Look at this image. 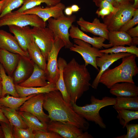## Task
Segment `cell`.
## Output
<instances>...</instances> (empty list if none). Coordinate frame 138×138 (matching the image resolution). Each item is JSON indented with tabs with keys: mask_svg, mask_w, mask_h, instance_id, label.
<instances>
[{
	"mask_svg": "<svg viewBox=\"0 0 138 138\" xmlns=\"http://www.w3.org/2000/svg\"><path fill=\"white\" fill-rule=\"evenodd\" d=\"M44 95L43 108L48 112L50 121L71 124L85 131L88 129V122L64 100L60 91L54 90Z\"/></svg>",
	"mask_w": 138,
	"mask_h": 138,
	"instance_id": "cell-1",
	"label": "cell"
},
{
	"mask_svg": "<svg viewBox=\"0 0 138 138\" xmlns=\"http://www.w3.org/2000/svg\"><path fill=\"white\" fill-rule=\"evenodd\" d=\"M64 80L71 102L77 100L88 91L91 86V77L85 64H79L72 58L64 67L63 71Z\"/></svg>",
	"mask_w": 138,
	"mask_h": 138,
	"instance_id": "cell-2",
	"label": "cell"
},
{
	"mask_svg": "<svg viewBox=\"0 0 138 138\" xmlns=\"http://www.w3.org/2000/svg\"><path fill=\"white\" fill-rule=\"evenodd\" d=\"M136 57L131 54L122 58V62L119 65L112 69L108 68L103 73L99 83L109 89L117 83L127 82L134 83L133 77L138 73Z\"/></svg>",
	"mask_w": 138,
	"mask_h": 138,
	"instance_id": "cell-3",
	"label": "cell"
},
{
	"mask_svg": "<svg viewBox=\"0 0 138 138\" xmlns=\"http://www.w3.org/2000/svg\"><path fill=\"white\" fill-rule=\"evenodd\" d=\"M91 103L82 106H79L76 103L71 102V106L77 113L87 120L94 122L101 128L105 129L106 126L99 114L102 108L109 105H114L115 98L105 96L101 99L96 98L94 96L91 97Z\"/></svg>",
	"mask_w": 138,
	"mask_h": 138,
	"instance_id": "cell-4",
	"label": "cell"
},
{
	"mask_svg": "<svg viewBox=\"0 0 138 138\" xmlns=\"http://www.w3.org/2000/svg\"><path fill=\"white\" fill-rule=\"evenodd\" d=\"M46 25V22L36 15L24 14L16 11L8 13L0 18V27L15 25L45 27Z\"/></svg>",
	"mask_w": 138,
	"mask_h": 138,
	"instance_id": "cell-5",
	"label": "cell"
},
{
	"mask_svg": "<svg viewBox=\"0 0 138 138\" xmlns=\"http://www.w3.org/2000/svg\"><path fill=\"white\" fill-rule=\"evenodd\" d=\"M76 19L74 15H64L57 19L51 18L47 21L48 27L53 32L55 38L57 37L62 40L65 48L70 49L73 45L69 39V29Z\"/></svg>",
	"mask_w": 138,
	"mask_h": 138,
	"instance_id": "cell-6",
	"label": "cell"
},
{
	"mask_svg": "<svg viewBox=\"0 0 138 138\" xmlns=\"http://www.w3.org/2000/svg\"><path fill=\"white\" fill-rule=\"evenodd\" d=\"M133 4L122 5L118 7L117 10L110 13L103 19V23L109 31L119 30L121 27L131 19L135 9Z\"/></svg>",
	"mask_w": 138,
	"mask_h": 138,
	"instance_id": "cell-7",
	"label": "cell"
},
{
	"mask_svg": "<svg viewBox=\"0 0 138 138\" xmlns=\"http://www.w3.org/2000/svg\"><path fill=\"white\" fill-rule=\"evenodd\" d=\"M31 34L32 40L39 48L47 61L54 42L53 32L48 27H33L31 29Z\"/></svg>",
	"mask_w": 138,
	"mask_h": 138,
	"instance_id": "cell-8",
	"label": "cell"
},
{
	"mask_svg": "<svg viewBox=\"0 0 138 138\" xmlns=\"http://www.w3.org/2000/svg\"><path fill=\"white\" fill-rule=\"evenodd\" d=\"M48 130L59 134L64 138H93L87 132L73 124L61 122L50 121L47 124Z\"/></svg>",
	"mask_w": 138,
	"mask_h": 138,
	"instance_id": "cell-9",
	"label": "cell"
},
{
	"mask_svg": "<svg viewBox=\"0 0 138 138\" xmlns=\"http://www.w3.org/2000/svg\"><path fill=\"white\" fill-rule=\"evenodd\" d=\"M64 47V44L62 40L58 37H55L54 43L48 54L45 72L49 83L55 84L58 79L60 72L58 66L57 56L60 50Z\"/></svg>",
	"mask_w": 138,
	"mask_h": 138,
	"instance_id": "cell-10",
	"label": "cell"
},
{
	"mask_svg": "<svg viewBox=\"0 0 138 138\" xmlns=\"http://www.w3.org/2000/svg\"><path fill=\"white\" fill-rule=\"evenodd\" d=\"M73 41L75 44L70 48V51L79 54L84 59L85 66L90 64L99 71L96 65V59L102 56L104 53L100 52L98 49L91 47V44L81 40L74 39Z\"/></svg>",
	"mask_w": 138,
	"mask_h": 138,
	"instance_id": "cell-11",
	"label": "cell"
},
{
	"mask_svg": "<svg viewBox=\"0 0 138 138\" xmlns=\"http://www.w3.org/2000/svg\"><path fill=\"white\" fill-rule=\"evenodd\" d=\"M44 94H37L29 98L19 107V111L30 113L36 116L42 123L47 124L50 121L48 115L43 110Z\"/></svg>",
	"mask_w": 138,
	"mask_h": 138,
	"instance_id": "cell-12",
	"label": "cell"
},
{
	"mask_svg": "<svg viewBox=\"0 0 138 138\" xmlns=\"http://www.w3.org/2000/svg\"><path fill=\"white\" fill-rule=\"evenodd\" d=\"M131 54L128 53H104L101 56L97 57L96 60V65L100 68V69L91 85V87L95 89H97L99 83L100 78L103 73L116 61Z\"/></svg>",
	"mask_w": 138,
	"mask_h": 138,
	"instance_id": "cell-13",
	"label": "cell"
},
{
	"mask_svg": "<svg viewBox=\"0 0 138 138\" xmlns=\"http://www.w3.org/2000/svg\"><path fill=\"white\" fill-rule=\"evenodd\" d=\"M65 7V4L61 2L55 5L45 8L37 6L22 13L36 15L46 22L51 18L57 19L64 15L63 11Z\"/></svg>",
	"mask_w": 138,
	"mask_h": 138,
	"instance_id": "cell-14",
	"label": "cell"
},
{
	"mask_svg": "<svg viewBox=\"0 0 138 138\" xmlns=\"http://www.w3.org/2000/svg\"><path fill=\"white\" fill-rule=\"evenodd\" d=\"M0 49L18 54L26 59L30 60L28 52L21 48L15 36L1 29H0Z\"/></svg>",
	"mask_w": 138,
	"mask_h": 138,
	"instance_id": "cell-15",
	"label": "cell"
},
{
	"mask_svg": "<svg viewBox=\"0 0 138 138\" xmlns=\"http://www.w3.org/2000/svg\"><path fill=\"white\" fill-rule=\"evenodd\" d=\"M76 22L82 31L90 33L108 40L109 31L107 26L104 23L101 22L97 18H95L92 22H90L85 20L83 17H81Z\"/></svg>",
	"mask_w": 138,
	"mask_h": 138,
	"instance_id": "cell-16",
	"label": "cell"
},
{
	"mask_svg": "<svg viewBox=\"0 0 138 138\" xmlns=\"http://www.w3.org/2000/svg\"><path fill=\"white\" fill-rule=\"evenodd\" d=\"M70 36L72 39H77L81 40L91 45L93 47L98 49L104 47L106 49L112 47L109 43H104L106 39L101 37H91L85 33L77 26L72 25L69 30Z\"/></svg>",
	"mask_w": 138,
	"mask_h": 138,
	"instance_id": "cell-17",
	"label": "cell"
},
{
	"mask_svg": "<svg viewBox=\"0 0 138 138\" xmlns=\"http://www.w3.org/2000/svg\"><path fill=\"white\" fill-rule=\"evenodd\" d=\"M49 83L45 71L34 64L33 72L31 76L27 79L18 85L25 87H37L44 86Z\"/></svg>",
	"mask_w": 138,
	"mask_h": 138,
	"instance_id": "cell-18",
	"label": "cell"
},
{
	"mask_svg": "<svg viewBox=\"0 0 138 138\" xmlns=\"http://www.w3.org/2000/svg\"><path fill=\"white\" fill-rule=\"evenodd\" d=\"M8 26L10 31L14 34L20 47L24 51L28 52V47L32 41L31 28L28 26L19 27L10 25Z\"/></svg>",
	"mask_w": 138,
	"mask_h": 138,
	"instance_id": "cell-19",
	"label": "cell"
},
{
	"mask_svg": "<svg viewBox=\"0 0 138 138\" xmlns=\"http://www.w3.org/2000/svg\"><path fill=\"white\" fill-rule=\"evenodd\" d=\"M110 89V93L117 97H134L138 95V87L135 83L127 82L117 83Z\"/></svg>",
	"mask_w": 138,
	"mask_h": 138,
	"instance_id": "cell-20",
	"label": "cell"
},
{
	"mask_svg": "<svg viewBox=\"0 0 138 138\" xmlns=\"http://www.w3.org/2000/svg\"><path fill=\"white\" fill-rule=\"evenodd\" d=\"M19 54L0 49V62L8 75L11 76L16 67L20 57Z\"/></svg>",
	"mask_w": 138,
	"mask_h": 138,
	"instance_id": "cell-21",
	"label": "cell"
},
{
	"mask_svg": "<svg viewBox=\"0 0 138 138\" xmlns=\"http://www.w3.org/2000/svg\"><path fill=\"white\" fill-rule=\"evenodd\" d=\"M17 92L20 97H25L32 94H45L51 91L58 90L55 84L49 83L46 85L41 87H25L15 84Z\"/></svg>",
	"mask_w": 138,
	"mask_h": 138,
	"instance_id": "cell-22",
	"label": "cell"
},
{
	"mask_svg": "<svg viewBox=\"0 0 138 138\" xmlns=\"http://www.w3.org/2000/svg\"><path fill=\"white\" fill-rule=\"evenodd\" d=\"M0 73L2 86L1 97L8 94L15 97H20L16 90L13 79L10 76L6 74L4 67L0 63Z\"/></svg>",
	"mask_w": 138,
	"mask_h": 138,
	"instance_id": "cell-23",
	"label": "cell"
},
{
	"mask_svg": "<svg viewBox=\"0 0 138 138\" xmlns=\"http://www.w3.org/2000/svg\"><path fill=\"white\" fill-rule=\"evenodd\" d=\"M18 112L28 128L33 131H48L47 124L42 123L35 115L26 112Z\"/></svg>",
	"mask_w": 138,
	"mask_h": 138,
	"instance_id": "cell-24",
	"label": "cell"
},
{
	"mask_svg": "<svg viewBox=\"0 0 138 138\" xmlns=\"http://www.w3.org/2000/svg\"><path fill=\"white\" fill-rule=\"evenodd\" d=\"M27 51L33 63L45 71L46 60L39 48L32 40L29 44Z\"/></svg>",
	"mask_w": 138,
	"mask_h": 138,
	"instance_id": "cell-25",
	"label": "cell"
},
{
	"mask_svg": "<svg viewBox=\"0 0 138 138\" xmlns=\"http://www.w3.org/2000/svg\"><path fill=\"white\" fill-rule=\"evenodd\" d=\"M108 37L109 43L112 47L131 45L132 37L126 32L119 30L109 31Z\"/></svg>",
	"mask_w": 138,
	"mask_h": 138,
	"instance_id": "cell-26",
	"label": "cell"
},
{
	"mask_svg": "<svg viewBox=\"0 0 138 138\" xmlns=\"http://www.w3.org/2000/svg\"><path fill=\"white\" fill-rule=\"evenodd\" d=\"M113 107L116 109L138 111V97H117Z\"/></svg>",
	"mask_w": 138,
	"mask_h": 138,
	"instance_id": "cell-27",
	"label": "cell"
},
{
	"mask_svg": "<svg viewBox=\"0 0 138 138\" xmlns=\"http://www.w3.org/2000/svg\"><path fill=\"white\" fill-rule=\"evenodd\" d=\"M67 63L64 59L61 57H59L58 60V66L59 70V76L55 85L57 89L61 93L64 100L68 104L71 105V101L66 90L63 74V68Z\"/></svg>",
	"mask_w": 138,
	"mask_h": 138,
	"instance_id": "cell-28",
	"label": "cell"
},
{
	"mask_svg": "<svg viewBox=\"0 0 138 138\" xmlns=\"http://www.w3.org/2000/svg\"><path fill=\"white\" fill-rule=\"evenodd\" d=\"M1 109L5 116L13 125L22 129L28 128L16 110L2 106Z\"/></svg>",
	"mask_w": 138,
	"mask_h": 138,
	"instance_id": "cell-29",
	"label": "cell"
},
{
	"mask_svg": "<svg viewBox=\"0 0 138 138\" xmlns=\"http://www.w3.org/2000/svg\"><path fill=\"white\" fill-rule=\"evenodd\" d=\"M32 94L25 97L17 98L7 94L5 97H0V104L2 106L16 110L28 99L36 95Z\"/></svg>",
	"mask_w": 138,
	"mask_h": 138,
	"instance_id": "cell-30",
	"label": "cell"
},
{
	"mask_svg": "<svg viewBox=\"0 0 138 138\" xmlns=\"http://www.w3.org/2000/svg\"><path fill=\"white\" fill-rule=\"evenodd\" d=\"M30 61L20 56L14 74V81L16 84L22 82L27 76L29 68L27 62Z\"/></svg>",
	"mask_w": 138,
	"mask_h": 138,
	"instance_id": "cell-31",
	"label": "cell"
},
{
	"mask_svg": "<svg viewBox=\"0 0 138 138\" xmlns=\"http://www.w3.org/2000/svg\"><path fill=\"white\" fill-rule=\"evenodd\" d=\"M61 0H24L21 7L16 11L22 13L35 7L39 6L41 4L45 3L47 6L55 5L61 2Z\"/></svg>",
	"mask_w": 138,
	"mask_h": 138,
	"instance_id": "cell-32",
	"label": "cell"
},
{
	"mask_svg": "<svg viewBox=\"0 0 138 138\" xmlns=\"http://www.w3.org/2000/svg\"><path fill=\"white\" fill-rule=\"evenodd\" d=\"M116 110L118 113L117 118L119 120L120 123L123 126V128L130 121L138 119V111L123 109Z\"/></svg>",
	"mask_w": 138,
	"mask_h": 138,
	"instance_id": "cell-33",
	"label": "cell"
},
{
	"mask_svg": "<svg viewBox=\"0 0 138 138\" xmlns=\"http://www.w3.org/2000/svg\"><path fill=\"white\" fill-rule=\"evenodd\" d=\"M100 52L107 54L128 53L135 55L138 57V48L136 46L131 45L129 47L123 46H113L111 48L99 50Z\"/></svg>",
	"mask_w": 138,
	"mask_h": 138,
	"instance_id": "cell-34",
	"label": "cell"
},
{
	"mask_svg": "<svg viewBox=\"0 0 138 138\" xmlns=\"http://www.w3.org/2000/svg\"><path fill=\"white\" fill-rule=\"evenodd\" d=\"M24 2V0H5L1 10L0 18L22 5Z\"/></svg>",
	"mask_w": 138,
	"mask_h": 138,
	"instance_id": "cell-35",
	"label": "cell"
},
{
	"mask_svg": "<svg viewBox=\"0 0 138 138\" xmlns=\"http://www.w3.org/2000/svg\"><path fill=\"white\" fill-rule=\"evenodd\" d=\"M13 134L14 138H34L33 130L29 128L24 129L13 126Z\"/></svg>",
	"mask_w": 138,
	"mask_h": 138,
	"instance_id": "cell-36",
	"label": "cell"
},
{
	"mask_svg": "<svg viewBox=\"0 0 138 138\" xmlns=\"http://www.w3.org/2000/svg\"><path fill=\"white\" fill-rule=\"evenodd\" d=\"M127 133L126 134L118 136L115 138H138V124H127L125 126Z\"/></svg>",
	"mask_w": 138,
	"mask_h": 138,
	"instance_id": "cell-37",
	"label": "cell"
},
{
	"mask_svg": "<svg viewBox=\"0 0 138 138\" xmlns=\"http://www.w3.org/2000/svg\"><path fill=\"white\" fill-rule=\"evenodd\" d=\"M138 24V9L134 11L132 18L122 26L119 31L126 32L128 30Z\"/></svg>",
	"mask_w": 138,
	"mask_h": 138,
	"instance_id": "cell-38",
	"label": "cell"
},
{
	"mask_svg": "<svg viewBox=\"0 0 138 138\" xmlns=\"http://www.w3.org/2000/svg\"><path fill=\"white\" fill-rule=\"evenodd\" d=\"M34 138H63L58 133L53 132L33 131Z\"/></svg>",
	"mask_w": 138,
	"mask_h": 138,
	"instance_id": "cell-39",
	"label": "cell"
},
{
	"mask_svg": "<svg viewBox=\"0 0 138 138\" xmlns=\"http://www.w3.org/2000/svg\"><path fill=\"white\" fill-rule=\"evenodd\" d=\"M0 125L2 130L4 138H14L13 135V125L10 123L0 121Z\"/></svg>",
	"mask_w": 138,
	"mask_h": 138,
	"instance_id": "cell-40",
	"label": "cell"
},
{
	"mask_svg": "<svg viewBox=\"0 0 138 138\" xmlns=\"http://www.w3.org/2000/svg\"><path fill=\"white\" fill-rule=\"evenodd\" d=\"M98 7V9L106 8L109 9L111 13H115L118 10V8L114 7L113 5L109 2L106 1H101L99 3Z\"/></svg>",
	"mask_w": 138,
	"mask_h": 138,
	"instance_id": "cell-41",
	"label": "cell"
},
{
	"mask_svg": "<svg viewBox=\"0 0 138 138\" xmlns=\"http://www.w3.org/2000/svg\"><path fill=\"white\" fill-rule=\"evenodd\" d=\"M110 13L111 12L109 9L105 8L98 9L96 12L98 16L101 17L102 19L109 15Z\"/></svg>",
	"mask_w": 138,
	"mask_h": 138,
	"instance_id": "cell-42",
	"label": "cell"
},
{
	"mask_svg": "<svg viewBox=\"0 0 138 138\" xmlns=\"http://www.w3.org/2000/svg\"><path fill=\"white\" fill-rule=\"evenodd\" d=\"M131 37H138V25L135 27L132 28L126 32Z\"/></svg>",
	"mask_w": 138,
	"mask_h": 138,
	"instance_id": "cell-43",
	"label": "cell"
},
{
	"mask_svg": "<svg viewBox=\"0 0 138 138\" xmlns=\"http://www.w3.org/2000/svg\"><path fill=\"white\" fill-rule=\"evenodd\" d=\"M133 0H116V7L126 5L133 4Z\"/></svg>",
	"mask_w": 138,
	"mask_h": 138,
	"instance_id": "cell-44",
	"label": "cell"
},
{
	"mask_svg": "<svg viewBox=\"0 0 138 138\" xmlns=\"http://www.w3.org/2000/svg\"><path fill=\"white\" fill-rule=\"evenodd\" d=\"M102 1H107L111 3L114 7H116V0H93V2L94 3L96 6L97 7H98L100 3Z\"/></svg>",
	"mask_w": 138,
	"mask_h": 138,
	"instance_id": "cell-45",
	"label": "cell"
},
{
	"mask_svg": "<svg viewBox=\"0 0 138 138\" xmlns=\"http://www.w3.org/2000/svg\"><path fill=\"white\" fill-rule=\"evenodd\" d=\"M2 105L0 104V121H4L6 123H9L8 120L4 114L1 109Z\"/></svg>",
	"mask_w": 138,
	"mask_h": 138,
	"instance_id": "cell-46",
	"label": "cell"
},
{
	"mask_svg": "<svg viewBox=\"0 0 138 138\" xmlns=\"http://www.w3.org/2000/svg\"><path fill=\"white\" fill-rule=\"evenodd\" d=\"M65 14L67 16H70L72 15L73 13L70 6L65 7L64 9Z\"/></svg>",
	"mask_w": 138,
	"mask_h": 138,
	"instance_id": "cell-47",
	"label": "cell"
},
{
	"mask_svg": "<svg viewBox=\"0 0 138 138\" xmlns=\"http://www.w3.org/2000/svg\"><path fill=\"white\" fill-rule=\"evenodd\" d=\"M73 12H76L79 11L80 8L77 5L73 4L70 6Z\"/></svg>",
	"mask_w": 138,
	"mask_h": 138,
	"instance_id": "cell-48",
	"label": "cell"
},
{
	"mask_svg": "<svg viewBox=\"0 0 138 138\" xmlns=\"http://www.w3.org/2000/svg\"><path fill=\"white\" fill-rule=\"evenodd\" d=\"M138 44V37H132L131 45L136 46Z\"/></svg>",
	"mask_w": 138,
	"mask_h": 138,
	"instance_id": "cell-49",
	"label": "cell"
},
{
	"mask_svg": "<svg viewBox=\"0 0 138 138\" xmlns=\"http://www.w3.org/2000/svg\"><path fill=\"white\" fill-rule=\"evenodd\" d=\"M134 3L133 6L134 8L135 9H138V0H133Z\"/></svg>",
	"mask_w": 138,
	"mask_h": 138,
	"instance_id": "cell-50",
	"label": "cell"
},
{
	"mask_svg": "<svg viewBox=\"0 0 138 138\" xmlns=\"http://www.w3.org/2000/svg\"><path fill=\"white\" fill-rule=\"evenodd\" d=\"M0 138H4V133L0 125Z\"/></svg>",
	"mask_w": 138,
	"mask_h": 138,
	"instance_id": "cell-51",
	"label": "cell"
},
{
	"mask_svg": "<svg viewBox=\"0 0 138 138\" xmlns=\"http://www.w3.org/2000/svg\"><path fill=\"white\" fill-rule=\"evenodd\" d=\"M5 1V0H0V15L2 8Z\"/></svg>",
	"mask_w": 138,
	"mask_h": 138,
	"instance_id": "cell-52",
	"label": "cell"
},
{
	"mask_svg": "<svg viewBox=\"0 0 138 138\" xmlns=\"http://www.w3.org/2000/svg\"><path fill=\"white\" fill-rule=\"evenodd\" d=\"M2 89V86L1 81L0 80V97H1Z\"/></svg>",
	"mask_w": 138,
	"mask_h": 138,
	"instance_id": "cell-53",
	"label": "cell"
},
{
	"mask_svg": "<svg viewBox=\"0 0 138 138\" xmlns=\"http://www.w3.org/2000/svg\"><path fill=\"white\" fill-rule=\"evenodd\" d=\"M1 80H2V79H1V74L0 73V80L1 81Z\"/></svg>",
	"mask_w": 138,
	"mask_h": 138,
	"instance_id": "cell-54",
	"label": "cell"
}]
</instances>
